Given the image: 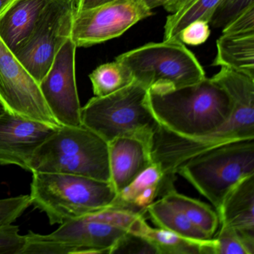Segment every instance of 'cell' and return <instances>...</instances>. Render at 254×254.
<instances>
[{
    "instance_id": "836d02e7",
    "label": "cell",
    "mask_w": 254,
    "mask_h": 254,
    "mask_svg": "<svg viewBox=\"0 0 254 254\" xmlns=\"http://www.w3.org/2000/svg\"><path fill=\"white\" fill-rule=\"evenodd\" d=\"M6 110V108H5L4 104L2 103V101L0 100V114L5 112Z\"/></svg>"
},
{
    "instance_id": "ba28073f",
    "label": "cell",
    "mask_w": 254,
    "mask_h": 254,
    "mask_svg": "<svg viewBox=\"0 0 254 254\" xmlns=\"http://www.w3.org/2000/svg\"><path fill=\"white\" fill-rule=\"evenodd\" d=\"M77 0H50L32 35L14 56L38 81H42L61 47L71 38Z\"/></svg>"
},
{
    "instance_id": "5b68a950",
    "label": "cell",
    "mask_w": 254,
    "mask_h": 254,
    "mask_svg": "<svg viewBox=\"0 0 254 254\" xmlns=\"http://www.w3.org/2000/svg\"><path fill=\"white\" fill-rule=\"evenodd\" d=\"M29 172L70 174L110 182L108 142L84 126H61L35 151Z\"/></svg>"
},
{
    "instance_id": "7402d4cb",
    "label": "cell",
    "mask_w": 254,
    "mask_h": 254,
    "mask_svg": "<svg viewBox=\"0 0 254 254\" xmlns=\"http://www.w3.org/2000/svg\"><path fill=\"white\" fill-rule=\"evenodd\" d=\"M89 78L93 86V93L97 97L112 94L133 81L130 70L117 60L98 66Z\"/></svg>"
},
{
    "instance_id": "484cf974",
    "label": "cell",
    "mask_w": 254,
    "mask_h": 254,
    "mask_svg": "<svg viewBox=\"0 0 254 254\" xmlns=\"http://www.w3.org/2000/svg\"><path fill=\"white\" fill-rule=\"evenodd\" d=\"M31 205L29 194L0 199V225L13 224Z\"/></svg>"
},
{
    "instance_id": "4dcf8cb0",
    "label": "cell",
    "mask_w": 254,
    "mask_h": 254,
    "mask_svg": "<svg viewBox=\"0 0 254 254\" xmlns=\"http://www.w3.org/2000/svg\"><path fill=\"white\" fill-rule=\"evenodd\" d=\"M194 1V0H169L163 7L168 12L174 14L186 8Z\"/></svg>"
},
{
    "instance_id": "f546056e",
    "label": "cell",
    "mask_w": 254,
    "mask_h": 254,
    "mask_svg": "<svg viewBox=\"0 0 254 254\" xmlns=\"http://www.w3.org/2000/svg\"><path fill=\"white\" fill-rule=\"evenodd\" d=\"M114 0H77V11H84L105 5Z\"/></svg>"
},
{
    "instance_id": "277c9868",
    "label": "cell",
    "mask_w": 254,
    "mask_h": 254,
    "mask_svg": "<svg viewBox=\"0 0 254 254\" xmlns=\"http://www.w3.org/2000/svg\"><path fill=\"white\" fill-rule=\"evenodd\" d=\"M81 124L106 142L122 136L135 137L150 147L160 124L148 102V89L133 81L103 97L92 98L81 109Z\"/></svg>"
},
{
    "instance_id": "e0dca14e",
    "label": "cell",
    "mask_w": 254,
    "mask_h": 254,
    "mask_svg": "<svg viewBox=\"0 0 254 254\" xmlns=\"http://www.w3.org/2000/svg\"><path fill=\"white\" fill-rule=\"evenodd\" d=\"M213 66H223L254 79V34L224 35L217 40Z\"/></svg>"
},
{
    "instance_id": "3957f363",
    "label": "cell",
    "mask_w": 254,
    "mask_h": 254,
    "mask_svg": "<svg viewBox=\"0 0 254 254\" xmlns=\"http://www.w3.org/2000/svg\"><path fill=\"white\" fill-rule=\"evenodd\" d=\"M117 194L108 181L70 174L33 172L29 195L32 204L45 212L53 225L108 207Z\"/></svg>"
},
{
    "instance_id": "30bf717a",
    "label": "cell",
    "mask_w": 254,
    "mask_h": 254,
    "mask_svg": "<svg viewBox=\"0 0 254 254\" xmlns=\"http://www.w3.org/2000/svg\"><path fill=\"white\" fill-rule=\"evenodd\" d=\"M0 100L8 111L61 127L50 112L38 81L0 39Z\"/></svg>"
},
{
    "instance_id": "6da1fadb",
    "label": "cell",
    "mask_w": 254,
    "mask_h": 254,
    "mask_svg": "<svg viewBox=\"0 0 254 254\" xmlns=\"http://www.w3.org/2000/svg\"><path fill=\"white\" fill-rule=\"evenodd\" d=\"M214 80L235 103L231 117L215 131L201 136H184L159 126L151 138L150 152L154 163L167 178L176 181L177 169L184 162L220 145L254 139V79L227 68H221Z\"/></svg>"
},
{
    "instance_id": "d6a6232c",
    "label": "cell",
    "mask_w": 254,
    "mask_h": 254,
    "mask_svg": "<svg viewBox=\"0 0 254 254\" xmlns=\"http://www.w3.org/2000/svg\"><path fill=\"white\" fill-rule=\"evenodd\" d=\"M13 2V0H0V14Z\"/></svg>"
},
{
    "instance_id": "9a60e30c",
    "label": "cell",
    "mask_w": 254,
    "mask_h": 254,
    "mask_svg": "<svg viewBox=\"0 0 254 254\" xmlns=\"http://www.w3.org/2000/svg\"><path fill=\"white\" fill-rule=\"evenodd\" d=\"M175 181L165 175L160 166L153 163L130 184L117 193L109 206L144 215L150 204L175 189Z\"/></svg>"
},
{
    "instance_id": "cb8c5ba5",
    "label": "cell",
    "mask_w": 254,
    "mask_h": 254,
    "mask_svg": "<svg viewBox=\"0 0 254 254\" xmlns=\"http://www.w3.org/2000/svg\"><path fill=\"white\" fill-rule=\"evenodd\" d=\"M26 243V236L20 234L18 226L0 225V254H23Z\"/></svg>"
},
{
    "instance_id": "83f0119b",
    "label": "cell",
    "mask_w": 254,
    "mask_h": 254,
    "mask_svg": "<svg viewBox=\"0 0 254 254\" xmlns=\"http://www.w3.org/2000/svg\"><path fill=\"white\" fill-rule=\"evenodd\" d=\"M210 33L209 23L203 20H196L184 28L180 32L178 38L184 44L199 46L207 41Z\"/></svg>"
},
{
    "instance_id": "7a4b0ae2",
    "label": "cell",
    "mask_w": 254,
    "mask_h": 254,
    "mask_svg": "<svg viewBox=\"0 0 254 254\" xmlns=\"http://www.w3.org/2000/svg\"><path fill=\"white\" fill-rule=\"evenodd\" d=\"M148 106L160 126L184 136L215 131L231 117L235 103L212 78L166 90H148Z\"/></svg>"
},
{
    "instance_id": "2e32d148",
    "label": "cell",
    "mask_w": 254,
    "mask_h": 254,
    "mask_svg": "<svg viewBox=\"0 0 254 254\" xmlns=\"http://www.w3.org/2000/svg\"><path fill=\"white\" fill-rule=\"evenodd\" d=\"M50 0H13L0 14V39L15 53L32 35Z\"/></svg>"
},
{
    "instance_id": "ac0fdd59",
    "label": "cell",
    "mask_w": 254,
    "mask_h": 254,
    "mask_svg": "<svg viewBox=\"0 0 254 254\" xmlns=\"http://www.w3.org/2000/svg\"><path fill=\"white\" fill-rule=\"evenodd\" d=\"M138 236L147 239L157 254H212V238L203 241L190 240L164 229L153 228L147 222Z\"/></svg>"
},
{
    "instance_id": "f1b7e54d",
    "label": "cell",
    "mask_w": 254,
    "mask_h": 254,
    "mask_svg": "<svg viewBox=\"0 0 254 254\" xmlns=\"http://www.w3.org/2000/svg\"><path fill=\"white\" fill-rule=\"evenodd\" d=\"M224 35H252L254 34V5L239 14L228 26L222 29Z\"/></svg>"
},
{
    "instance_id": "5bb4252c",
    "label": "cell",
    "mask_w": 254,
    "mask_h": 254,
    "mask_svg": "<svg viewBox=\"0 0 254 254\" xmlns=\"http://www.w3.org/2000/svg\"><path fill=\"white\" fill-rule=\"evenodd\" d=\"M108 148L110 182L117 193L153 163L149 145L137 138H115Z\"/></svg>"
},
{
    "instance_id": "8992f818",
    "label": "cell",
    "mask_w": 254,
    "mask_h": 254,
    "mask_svg": "<svg viewBox=\"0 0 254 254\" xmlns=\"http://www.w3.org/2000/svg\"><path fill=\"white\" fill-rule=\"evenodd\" d=\"M177 173L209 200L218 213L230 190L241 180L254 175V139L209 150L184 162Z\"/></svg>"
},
{
    "instance_id": "4316f807",
    "label": "cell",
    "mask_w": 254,
    "mask_h": 254,
    "mask_svg": "<svg viewBox=\"0 0 254 254\" xmlns=\"http://www.w3.org/2000/svg\"><path fill=\"white\" fill-rule=\"evenodd\" d=\"M157 254L153 245L145 238L127 233L117 244L111 254Z\"/></svg>"
},
{
    "instance_id": "1f68e13d",
    "label": "cell",
    "mask_w": 254,
    "mask_h": 254,
    "mask_svg": "<svg viewBox=\"0 0 254 254\" xmlns=\"http://www.w3.org/2000/svg\"><path fill=\"white\" fill-rule=\"evenodd\" d=\"M142 1L149 9L152 11L154 8L166 5L169 0H142Z\"/></svg>"
},
{
    "instance_id": "4fadbf2b",
    "label": "cell",
    "mask_w": 254,
    "mask_h": 254,
    "mask_svg": "<svg viewBox=\"0 0 254 254\" xmlns=\"http://www.w3.org/2000/svg\"><path fill=\"white\" fill-rule=\"evenodd\" d=\"M221 227L230 229L254 254V175L241 180L226 196L218 212Z\"/></svg>"
},
{
    "instance_id": "ffe728a7",
    "label": "cell",
    "mask_w": 254,
    "mask_h": 254,
    "mask_svg": "<svg viewBox=\"0 0 254 254\" xmlns=\"http://www.w3.org/2000/svg\"><path fill=\"white\" fill-rule=\"evenodd\" d=\"M146 212L159 228L169 230L190 240L211 239L195 227L184 214L172 207L163 199L153 202L147 207Z\"/></svg>"
},
{
    "instance_id": "52a82bcc",
    "label": "cell",
    "mask_w": 254,
    "mask_h": 254,
    "mask_svg": "<svg viewBox=\"0 0 254 254\" xmlns=\"http://www.w3.org/2000/svg\"><path fill=\"white\" fill-rule=\"evenodd\" d=\"M115 60L130 70L133 81L148 90L179 88L206 78L198 60L178 39L150 43L123 53Z\"/></svg>"
},
{
    "instance_id": "d6986e66",
    "label": "cell",
    "mask_w": 254,
    "mask_h": 254,
    "mask_svg": "<svg viewBox=\"0 0 254 254\" xmlns=\"http://www.w3.org/2000/svg\"><path fill=\"white\" fill-rule=\"evenodd\" d=\"M160 198L184 214L190 221L208 237L212 238L215 234L218 229L219 218L217 212L209 205L181 194L175 188L169 190Z\"/></svg>"
},
{
    "instance_id": "44dd1931",
    "label": "cell",
    "mask_w": 254,
    "mask_h": 254,
    "mask_svg": "<svg viewBox=\"0 0 254 254\" xmlns=\"http://www.w3.org/2000/svg\"><path fill=\"white\" fill-rule=\"evenodd\" d=\"M220 2L221 0H194L181 11L168 16L164 26V40L178 39L180 32L196 20L209 23Z\"/></svg>"
},
{
    "instance_id": "603a6c76",
    "label": "cell",
    "mask_w": 254,
    "mask_h": 254,
    "mask_svg": "<svg viewBox=\"0 0 254 254\" xmlns=\"http://www.w3.org/2000/svg\"><path fill=\"white\" fill-rule=\"evenodd\" d=\"M253 5L254 0H221L209 24L215 29H223Z\"/></svg>"
},
{
    "instance_id": "9c48e42d",
    "label": "cell",
    "mask_w": 254,
    "mask_h": 254,
    "mask_svg": "<svg viewBox=\"0 0 254 254\" xmlns=\"http://www.w3.org/2000/svg\"><path fill=\"white\" fill-rule=\"evenodd\" d=\"M153 12L142 0H114L76 11L71 38L77 47H89L119 38Z\"/></svg>"
},
{
    "instance_id": "d4e9b609",
    "label": "cell",
    "mask_w": 254,
    "mask_h": 254,
    "mask_svg": "<svg viewBox=\"0 0 254 254\" xmlns=\"http://www.w3.org/2000/svg\"><path fill=\"white\" fill-rule=\"evenodd\" d=\"M212 240V254H250L242 241L230 229L221 227L219 233Z\"/></svg>"
},
{
    "instance_id": "8fae6325",
    "label": "cell",
    "mask_w": 254,
    "mask_h": 254,
    "mask_svg": "<svg viewBox=\"0 0 254 254\" xmlns=\"http://www.w3.org/2000/svg\"><path fill=\"white\" fill-rule=\"evenodd\" d=\"M77 48L69 38L61 47L51 67L39 83L44 100L61 126H82L81 107L75 79Z\"/></svg>"
},
{
    "instance_id": "7c38bea8",
    "label": "cell",
    "mask_w": 254,
    "mask_h": 254,
    "mask_svg": "<svg viewBox=\"0 0 254 254\" xmlns=\"http://www.w3.org/2000/svg\"><path fill=\"white\" fill-rule=\"evenodd\" d=\"M58 128L6 110L0 114V165H15L29 172L32 156Z\"/></svg>"
}]
</instances>
